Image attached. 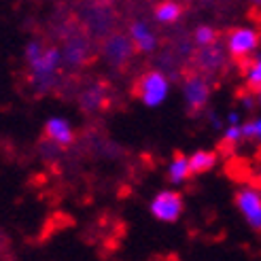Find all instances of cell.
<instances>
[{"label": "cell", "instance_id": "cell-1", "mask_svg": "<svg viewBox=\"0 0 261 261\" xmlns=\"http://www.w3.org/2000/svg\"><path fill=\"white\" fill-rule=\"evenodd\" d=\"M60 58L62 54L58 47L45 49L36 41L28 43V47H25V60H28V66L32 68V83L41 91H47L56 83V70H58Z\"/></svg>", "mask_w": 261, "mask_h": 261}, {"label": "cell", "instance_id": "cell-2", "mask_svg": "<svg viewBox=\"0 0 261 261\" xmlns=\"http://www.w3.org/2000/svg\"><path fill=\"white\" fill-rule=\"evenodd\" d=\"M136 96L147 107H160L168 96V81L160 70H147L136 81Z\"/></svg>", "mask_w": 261, "mask_h": 261}, {"label": "cell", "instance_id": "cell-3", "mask_svg": "<svg viewBox=\"0 0 261 261\" xmlns=\"http://www.w3.org/2000/svg\"><path fill=\"white\" fill-rule=\"evenodd\" d=\"M259 43H261V32L255 28H231L227 32L229 56L236 62L251 58V54L259 47Z\"/></svg>", "mask_w": 261, "mask_h": 261}, {"label": "cell", "instance_id": "cell-4", "mask_svg": "<svg viewBox=\"0 0 261 261\" xmlns=\"http://www.w3.org/2000/svg\"><path fill=\"white\" fill-rule=\"evenodd\" d=\"M180 213H182V195L178 191L166 189L155 195L151 202V215L158 221H164V223L176 221L180 217Z\"/></svg>", "mask_w": 261, "mask_h": 261}, {"label": "cell", "instance_id": "cell-5", "mask_svg": "<svg viewBox=\"0 0 261 261\" xmlns=\"http://www.w3.org/2000/svg\"><path fill=\"white\" fill-rule=\"evenodd\" d=\"M238 211L249 221V225L257 231H261V193L251 187H242L236 195H233Z\"/></svg>", "mask_w": 261, "mask_h": 261}, {"label": "cell", "instance_id": "cell-6", "mask_svg": "<svg viewBox=\"0 0 261 261\" xmlns=\"http://www.w3.org/2000/svg\"><path fill=\"white\" fill-rule=\"evenodd\" d=\"M211 96V89H208V81L200 72H193L185 79V102H187V113L195 115L200 113Z\"/></svg>", "mask_w": 261, "mask_h": 261}, {"label": "cell", "instance_id": "cell-7", "mask_svg": "<svg viewBox=\"0 0 261 261\" xmlns=\"http://www.w3.org/2000/svg\"><path fill=\"white\" fill-rule=\"evenodd\" d=\"M134 51H136V45L132 41V36L127 38L123 34H113L104 41V56H107V60L117 68L127 64Z\"/></svg>", "mask_w": 261, "mask_h": 261}, {"label": "cell", "instance_id": "cell-8", "mask_svg": "<svg viewBox=\"0 0 261 261\" xmlns=\"http://www.w3.org/2000/svg\"><path fill=\"white\" fill-rule=\"evenodd\" d=\"M223 64H225V54L221 51L217 43L202 47L198 51V56H195V66H198L200 72H215L219 68H223Z\"/></svg>", "mask_w": 261, "mask_h": 261}, {"label": "cell", "instance_id": "cell-9", "mask_svg": "<svg viewBox=\"0 0 261 261\" xmlns=\"http://www.w3.org/2000/svg\"><path fill=\"white\" fill-rule=\"evenodd\" d=\"M45 138H49L51 142H56L58 147H68V145L74 142V132L64 119L54 117V119H49L45 123Z\"/></svg>", "mask_w": 261, "mask_h": 261}, {"label": "cell", "instance_id": "cell-10", "mask_svg": "<svg viewBox=\"0 0 261 261\" xmlns=\"http://www.w3.org/2000/svg\"><path fill=\"white\" fill-rule=\"evenodd\" d=\"M129 36H132V41L136 45V51L149 54V51H153L155 45H158V38H155V34L149 30V25L145 21H134L129 25Z\"/></svg>", "mask_w": 261, "mask_h": 261}, {"label": "cell", "instance_id": "cell-11", "mask_svg": "<svg viewBox=\"0 0 261 261\" xmlns=\"http://www.w3.org/2000/svg\"><path fill=\"white\" fill-rule=\"evenodd\" d=\"M242 76H246V87L251 94H259L261 91V58H246L238 62Z\"/></svg>", "mask_w": 261, "mask_h": 261}, {"label": "cell", "instance_id": "cell-12", "mask_svg": "<svg viewBox=\"0 0 261 261\" xmlns=\"http://www.w3.org/2000/svg\"><path fill=\"white\" fill-rule=\"evenodd\" d=\"M191 176V166H189V160L182 155L180 151L174 153V160L170 164V168H168V178H170V182H174V185H178V182H182L185 178Z\"/></svg>", "mask_w": 261, "mask_h": 261}, {"label": "cell", "instance_id": "cell-13", "mask_svg": "<svg viewBox=\"0 0 261 261\" xmlns=\"http://www.w3.org/2000/svg\"><path fill=\"white\" fill-rule=\"evenodd\" d=\"M217 164V155L213 151H198L193 153V158H189V166H191V174H202L206 170Z\"/></svg>", "mask_w": 261, "mask_h": 261}, {"label": "cell", "instance_id": "cell-14", "mask_svg": "<svg viewBox=\"0 0 261 261\" xmlns=\"http://www.w3.org/2000/svg\"><path fill=\"white\" fill-rule=\"evenodd\" d=\"M182 9L176 5V3H160L158 7H155V19H158L160 23H174L178 17H180Z\"/></svg>", "mask_w": 261, "mask_h": 261}, {"label": "cell", "instance_id": "cell-15", "mask_svg": "<svg viewBox=\"0 0 261 261\" xmlns=\"http://www.w3.org/2000/svg\"><path fill=\"white\" fill-rule=\"evenodd\" d=\"M87 43L85 41H79L74 38V43H68V49H66V62L68 64H83L85 58H87Z\"/></svg>", "mask_w": 261, "mask_h": 261}, {"label": "cell", "instance_id": "cell-16", "mask_svg": "<svg viewBox=\"0 0 261 261\" xmlns=\"http://www.w3.org/2000/svg\"><path fill=\"white\" fill-rule=\"evenodd\" d=\"M195 43L200 47H208V45H215L217 43V32L211 28V25H200L195 30Z\"/></svg>", "mask_w": 261, "mask_h": 261}, {"label": "cell", "instance_id": "cell-17", "mask_svg": "<svg viewBox=\"0 0 261 261\" xmlns=\"http://www.w3.org/2000/svg\"><path fill=\"white\" fill-rule=\"evenodd\" d=\"M100 104H104V98L98 94V89L94 87V89H89L87 94L83 96V109L85 111H96Z\"/></svg>", "mask_w": 261, "mask_h": 261}, {"label": "cell", "instance_id": "cell-18", "mask_svg": "<svg viewBox=\"0 0 261 261\" xmlns=\"http://www.w3.org/2000/svg\"><path fill=\"white\" fill-rule=\"evenodd\" d=\"M244 138V129L236 123H231V127L225 129V145L227 147H233V145H238V142Z\"/></svg>", "mask_w": 261, "mask_h": 261}, {"label": "cell", "instance_id": "cell-19", "mask_svg": "<svg viewBox=\"0 0 261 261\" xmlns=\"http://www.w3.org/2000/svg\"><path fill=\"white\" fill-rule=\"evenodd\" d=\"M238 121H240L238 113H231V115H229V123H238Z\"/></svg>", "mask_w": 261, "mask_h": 261}, {"label": "cell", "instance_id": "cell-20", "mask_svg": "<svg viewBox=\"0 0 261 261\" xmlns=\"http://www.w3.org/2000/svg\"><path fill=\"white\" fill-rule=\"evenodd\" d=\"M255 123H257V138L261 140V119H257Z\"/></svg>", "mask_w": 261, "mask_h": 261}, {"label": "cell", "instance_id": "cell-21", "mask_svg": "<svg viewBox=\"0 0 261 261\" xmlns=\"http://www.w3.org/2000/svg\"><path fill=\"white\" fill-rule=\"evenodd\" d=\"M257 3H261V0H257Z\"/></svg>", "mask_w": 261, "mask_h": 261}]
</instances>
